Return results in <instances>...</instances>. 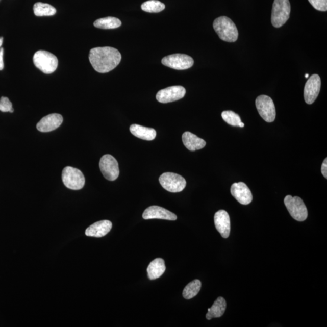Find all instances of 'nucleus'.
Masks as SVG:
<instances>
[{"mask_svg": "<svg viewBox=\"0 0 327 327\" xmlns=\"http://www.w3.org/2000/svg\"><path fill=\"white\" fill-rule=\"evenodd\" d=\"M3 42V38L0 37V48H1Z\"/></svg>", "mask_w": 327, "mask_h": 327, "instance_id": "7c9ffc66", "label": "nucleus"}, {"mask_svg": "<svg viewBox=\"0 0 327 327\" xmlns=\"http://www.w3.org/2000/svg\"><path fill=\"white\" fill-rule=\"evenodd\" d=\"M215 225L222 238H228L231 234V219L228 213L224 210H220L214 216Z\"/></svg>", "mask_w": 327, "mask_h": 327, "instance_id": "2eb2a0df", "label": "nucleus"}, {"mask_svg": "<svg viewBox=\"0 0 327 327\" xmlns=\"http://www.w3.org/2000/svg\"><path fill=\"white\" fill-rule=\"evenodd\" d=\"M130 131L135 137L147 141L154 140L157 135V132L154 129L138 124H132L130 127Z\"/></svg>", "mask_w": 327, "mask_h": 327, "instance_id": "6ab92c4d", "label": "nucleus"}, {"mask_svg": "<svg viewBox=\"0 0 327 327\" xmlns=\"http://www.w3.org/2000/svg\"><path fill=\"white\" fill-rule=\"evenodd\" d=\"M148 277L150 280L158 279L166 270V265L163 259L157 258L150 262L147 268Z\"/></svg>", "mask_w": 327, "mask_h": 327, "instance_id": "aec40b11", "label": "nucleus"}, {"mask_svg": "<svg viewBox=\"0 0 327 327\" xmlns=\"http://www.w3.org/2000/svg\"><path fill=\"white\" fill-rule=\"evenodd\" d=\"M256 107L258 113L265 121L272 122L276 118V109L270 97L262 95L256 99Z\"/></svg>", "mask_w": 327, "mask_h": 327, "instance_id": "6e6552de", "label": "nucleus"}, {"mask_svg": "<svg viewBox=\"0 0 327 327\" xmlns=\"http://www.w3.org/2000/svg\"><path fill=\"white\" fill-rule=\"evenodd\" d=\"M320 87H321V80L320 78L317 74L310 77L307 80L304 87V99L308 105H312L319 95Z\"/></svg>", "mask_w": 327, "mask_h": 327, "instance_id": "f8f14e48", "label": "nucleus"}, {"mask_svg": "<svg viewBox=\"0 0 327 327\" xmlns=\"http://www.w3.org/2000/svg\"><path fill=\"white\" fill-rule=\"evenodd\" d=\"M164 66L175 70H186L194 64L193 58L187 55L177 54L165 57L162 60Z\"/></svg>", "mask_w": 327, "mask_h": 327, "instance_id": "1a4fd4ad", "label": "nucleus"}, {"mask_svg": "<svg viewBox=\"0 0 327 327\" xmlns=\"http://www.w3.org/2000/svg\"><path fill=\"white\" fill-rule=\"evenodd\" d=\"M34 14L37 17H44V16H53L57 13V10L54 6L38 2L34 6Z\"/></svg>", "mask_w": 327, "mask_h": 327, "instance_id": "5701e85b", "label": "nucleus"}, {"mask_svg": "<svg viewBox=\"0 0 327 327\" xmlns=\"http://www.w3.org/2000/svg\"><path fill=\"white\" fill-rule=\"evenodd\" d=\"M309 75L308 73H307L306 75L305 76L306 78H309Z\"/></svg>", "mask_w": 327, "mask_h": 327, "instance_id": "473e14b6", "label": "nucleus"}, {"mask_svg": "<svg viewBox=\"0 0 327 327\" xmlns=\"http://www.w3.org/2000/svg\"><path fill=\"white\" fill-rule=\"evenodd\" d=\"M166 8L164 3L158 0H149L142 3L141 9L142 11L149 13H158L163 11Z\"/></svg>", "mask_w": 327, "mask_h": 327, "instance_id": "393cba45", "label": "nucleus"}, {"mask_svg": "<svg viewBox=\"0 0 327 327\" xmlns=\"http://www.w3.org/2000/svg\"><path fill=\"white\" fill-rule=\"evenodd\" d=\"M159 181L162 187L170 192H180L186 186V180L177 173L166 172L162 174Z\"/></svg>", "mask_w": 327, "mask_h": 327, "instance_id": "0eeeda50", "label": "nucleus"}, {"mask_svg": "<svg viewBox=\"0 0 327 327\" xmlns=\"http://www.w3.org/2000/svg\"><path fill=\"white\" fill-rule=\"evenodd\" d=\"M63 122L62 116L58 113H52L44 116L37 123V129L41 132H49L59 128Z\"/></svg>", "mask_w": 327, "mask_h": 327, "instance_id": "4468645a", "label": "nucleus"}, {"mask_svg": "<svg viewBox=\"0 0 327 327\" xmlns=\"http://www.w3.org/2000/svg\"><path fill=\"white\" fill-rule=\"evenodd\" d=\"M99 168L104 177L109 181H115L119 174L118 161L111 155H105L99 161Z\"/></svg>", "mask_w": 327, "mask_h": 327, "instance_id": "9d476101", "label": "nucleus"}, {"mask_svg": "<svg viewBox=\"0 0 327 327\" xmlns=\"http://www.w3.org/2000/svg\"><path fill=\"white\" fill-rule=\"evenodd\" d=\"M284 204L290 215L296 221H305L308 217L307 207L300 197L287 195L285 197Z\"/></svg>", "mask_w": 327, "mask_h": 327, "instance_id": "39448f33", "label": "nucleus"}, {"mask_svg": "<svg viewBox=\"0 0 327 327\" xmlns=\"http://www.w3.org/2000/svg\"><path fill=\"white\" fill-rule=\"evenodd\" d=\"M238 126H239V127H241V128H244V124L243 122H241L240 123H239Z\"/></svg>", "mask_w": 327, "mask_h": 327, "instance_id": "2f4dec72", "label": "nucleus"}, {"mask_svg": "<svg viewBox=\"0 0 327 327\" xmlns=\"http://www.w3.org/2000/svg\"><path fill=\"white\" fill-rule=\"evenodd\" d=\"M183 142L188 150L195 151L202 149L206 145V142L203 139L190 132H184L182 136Z\"/></svg>", "mask_w": 327, "mask_h": 327, "instance_id": "a211bd4d", "label": "nucleus"}, {"mask_svg": "<svg viewBox=\"0 0 327 327\" xmlns=\"http://www.w3.org/2000/svg\"><path fill=\"white\" fill-rule=\"evenodd\" d=\"M0 111L3 112H14L12 103L7 97L2 96L0 98Z\"/></svg>", "mask_w": 327, "mask_h": 327, "instance_id": "bb28decb", "label": "nucleus"}, {"mask_svg": "<svg viewBox=\"0 0 327 327\" xmlns=\"http://www.w3.org/2000/svg\"><path fill=\"white\" fill-rule=\"evenodd\" d=\"M231 192L232 195L242 205H248L252 202L251 190L244 183H234L231 187Z\"/></svg>", "mask_w": 327, "mask_h": 327, "instance_id": "ddd939ff", "label": "nucleus"}, {"mask_svg": "<svg viewBox=\"0 0 327 327\" xmlns=\"http://www.w3.org/2000/svg\"><path fill=\"white\" fill-rule=\"evenodd\" d=\"M226 301L222 297H219L213 303V306L208 309V312L206 315L207 320H211L213 318H218L221 317L226 309Z\"/></svg>", "mask_w": 327, "mask_h": 327, "instance_id": "412c9836", "label": "nucleus"}, {"mask_svg": "<svg viewBox=\"0 0 327 327\" xmlns=\"http://www.w3.org/2000/svg\"><path fill=\"white\" fill-rule=\"evenodd\" d=\"M33 61L35 67L46 74L54 72L58 65L57 57L46 51H37L34 54Z\"/></svg>", "mask_w": 327, "mask_h": 327, "instance_id": "20e7f679", "label": "nucleus"}, {"mask_svg": "<svg viewBox=\"0 0 327 327\" xmlns=\"http://www.w3.org/2000/svg\"><path fill=\"white\" fill-rule=\"evenodd\" d=\"M216 34L222 40L234 43L238 38V31L231 19L222 16L215 19L213 24Z\"/></svg>", "mask_w": 327, "mask_h": 327, "instance_id": "f03ea898", "label": "nucleus"}, {"mask_svg": "<svg viewBox=\"0 0 327 327\" xmlns=\"http://www.w3.org/2000/svg\"><path fill=\"white\" fill-rule=\"evenodd\" d=\"M222 118L229 125L238 126L241 119L237 113L231 111H226L222 113Z\"/></svg>", "mask_w": 327, "mask_h": 327, "instance_id": "a878e982", "label": "nucleus"}, {"mask_svg": "<svg viewBox=\"0 0 327 327\" xmlns=\"http://www.w3.org/2000/svg\"><path fill=\"white\" fill-rule=\"evenodd\" d=\"M112 223L108 220H103L94 223L86 229V235L92 237L102 238L111 231Z\"/></svg>", "mask_w": 327, "mask_h": 327, "instance_id": "f3484780", "label": "nucleus"}, {"mask_svg": "<svg viewBox=\"0 0 327 327\" xmlns=\"http://www.w3.org/2000/svg\"><path fill=\"white\" fill-rule=\"evenodd\" d=\"M121 21L117 18L108 17L97 19L94 22V27L103 29H112L120 27Z\"/></svg>", "mask_w": 327, "mask_h": 327, "instance_id": "4be33fe9", "label": "nucleus"}, {"mask_svg": "<svg viewBox=\"0 0 327 327\" xmlns=\"http://www.w3.org/2000/svg\"><path fill=\"white\" fill-rule=\"evenodd\" d=\"M3 53L4 49L3 48H0V70L4 69V63H3Z\"/></svg>", "mask_w": 327, "mask_h": 327, "instance_id": "c756f323", "label": "nucleus"}, {"mask_svg": "<svg viewBox=\"0 0 327 327\" xmlns=\"http://www.w3.org/2000/svg\"><path fill=\"white\" fill-rule=\"evenodd\" d=\"M186 90L181 86H174L160 90L157 94L156 98L161 103H168L178 101L185 96Z\"/></svg>", "mask_w": 327, "mask_h": 327, "instance_id": "9b49d317", "label": "nucleus"}, {"mask_svg": "<svg viewBox=\"0 0 327 327\" xmlns=\"http://www.w3.org/2000/svg\"><path fill=\"white\" fill-rule=\"evenodd\" d=\"M142 218L144 219H160L174 221L177 219V216L173 213L163 207L153 206L145 210L142 214Z\"/></svg>", "mask_w": 327, "mask_h": 327, "instance_id": "dca6fc26", "label": "nucleus"}, {"mask_svg": "<svg viewBox=\"0 0 327 327\" xmlns=\"http://www.w3.org/2000/svg\"><path fill=\"white\" fill-rule=\"evenodd\" d=\"M62 180L64 186L71 190L82 189L85 184V178L82 171L70 166L64 168Z\"/></svg>", "mask_w": 327, "mask_h": 327, "instance_id": "423d86ee", "label": "nucleus"}, {"mask_svg": "<svg viewBox=\"0 0 327 327\" xmlns=\"http://www.w3.org/2000/svg\"><path fill=\"white\" fill-rule=\"evenodd\" d=\"M290 12L289 0H274L271 12V24L276 28L283 27L289 19Z\"/></svg>", "mask_w": 327, "mask_h": 327, "instance_id": "7ed1b4c3", "label": "nucleus"}, {"mask_svg": "<svg viewBox=\"0 0 327 327\" xmlns=\"http://www.w3.org/2000/svg\"><path fill=\"white\" fill-rule=\"evenodd\" d=\"M309 2L313 7L318 11H327V0H309Z\"/></svg>", "mask_w": 327, "mask_h": 327, "instance_id": "cd10ccee", "label": "nucleus"}, {"mask_svg": "<svg viewBox=\"0 0 327 327\" xmlns=\"http://www.w3.org/2000/svg\"><path fill=\"white\" fill-rule=\"evenodd\" d=\"M202 288V283L199 280H195L188 284L183 292V295L186 299H192L199 293Z\"/></svg>", "mask_w": 327, "mask_h": 327, "instance_id": "b1692460", "label": "nucleus"}, {"mask_svg": "<svg viewBox=\"0 0 327 327\" xmlns=\"http://www.w3.org/2000/svg\"><path fill=\"white\" fill-rule=\"evenodd\" d=\"M89 61L96 72H111L118 66L121 55L116 48L111 47H95L90 51Z\"/></svg>", "mask_w": 327, "mask_h": 327, "instance_id": "f257e3e1", "label": "nucleus"}, {"mask_svg": "<svg viewBox=\"0 0 327 327\" xmlns=\"http://www.w3.org/2000/svg\"><path fill=\"white\" fill-rule=\"evenodd\" d=\"M321 172L323 176L325 178H327V158L323 161L321 166Z\"/></svg>", "mask_w": 327, "mask_h": 327, "instance_id": "c85d7f7f", "label": "nucleus"}]
</instances>
